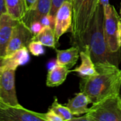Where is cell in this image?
<instances>
[{
	"instance_id": "17",
	"label": "cell",
	"mask_w": 121,
	"mask_h": 121,
	"mask_svg": "<svg viewBox=\"0 0 121 121\" xmlns=\"http://www.w3.org/2000/svg\"><path fill=\"white\" fill-rule=\"evenodd\" d=\"M6 12L13 18L21 20L26 13L25 0H5Z\"/></svg>"
},
{
	"instance_id": "24",
	"label": "cell",
	"mask_w": 121,
	"mask_h": 121,
	"mask_svg": "<svg viewBox=\"0 0 121 121\" xmlns=\"http://www.w3.org/2000/svg\"><path fill=\"white\" fill-rule=\"evenodd\" d=\"M32 33L33 34V36L37 35L43 28V26L42 25V23L39 21H34L33 22L30 26H29Z\"/></svg>"
},
{
	"instance_id": "12",
	"label": "cell",
	"mask_w": 121,
	"mask_h": 121,
	"mask_svg": "<svg viewBox=\"0 0 121 121\" xmlns=\"http://www.w3.org/2000/svg\"><path fill=\"white\" fill-rule=\"evenodd\" d=\"M79 57L81 58L80 65L73 70H70V72L77 73L82 78L96 75L98 72L91 59L89 47L86 46L79 51Z\"/></svg>"
},
{
	"instance_id": "25",
	"label": "cell",
	"mask_w": 121,
	"mask_h": 121,
	"mask_svg": "<svg viewBox=\"0 0 121 121\" xmlns=\"http://www.w3.org/2000/svg\"><path fill=\"white\" fill-rule=\"evenodd\" d=\"M36 1H37V0H25L26 11L32 9L33 8V6H35Z\"/></svg>"
},
{
	"instance_id": "8",
	"label": "cell",
	"mask_w": 121,
	"mask_h": 121,
	"mask_svg": "<svg viewBox=\"0 0 121 121\" xmlns=\"http://www.w3.org/2000/svg\"><path fill=\"white\" fill-rule=\"evenodd\" d=\"M33 34L30 28L22 20H19L13 28L12 35L6 48V55L23 48L28 47V44L33 40Z\"/></svg>"
},
{
	"instance_id": "27",
	"label": "cell",
	"mask_w": 121,
	"mask_h": 121,
	"mask_svg": "<svg viewBox=\"0 0 121 121\" xmlns=\"http://www.w3.org/2000/svg\"><path fill=\"white\" fill-rule=\"evenodd\" d=\"M118 40L120 49L121 50V20L118 22Z\"/></svg>"
},
{
	"instance_id": "5",
	"label": "cell",
	"mask_w": 121,
	"mask_h": 121,
	"mask_svg": "<svg viewBox=\"0 0 121 121\" xmlns=\"http://www.w3.org/2000/svg\"><path fill=\"white\" fill-rule=\"evenodd\" d=\"M104 9V30L106 41L109 50L112 52H117L121 50L118 40V26L121 18L111 4H108Z\"/></svg>"
},
{
	"instance_id": "21",
	"label": "cell",
	"mask_w": 121,
	"mask_h": 121,
	"mask_svg": "<svg viewBox=\"0 0 121 121\" xmlns=\"http://www.w3.org/2000/svg\"><path fill=\"white\" fill-rule=\"evenodd\" d=\"M43 26H50L54 29L55 23V17L49 14H47L43 16L39 21Z\"/></svg>"
},
{
	"instance_id": "19",
	"label": "cell",
	"mask_w": 121,
	"mask_h": 121,
	"mask_svg": "<svg viewBox=\"0 0 121 121\" xmlns=\"http://www.w3.org/2000/svg\"><path fill=\"white\" fill-rule=\"evenodd\" d=\"M54 99V101L52 102L50 109L53 111L57 115L61 117L63 121H71L74 116L71 113L69 109L66 106H62L58 102L57 97H55Z\"/></svg>"
},
{
	"instance_id": "13",
	"label": "cell",
	"mask_w": 121,
	"mask_h": 121,
	"mask_svg": "<svg viewBox=\"0 0 121 121\" xmlns=\"http://www.w3.org/2000/svg\"><path fill=\"white\" fill-rule=\"evenodd\" d=\"M51 9V0H37L33 8L26 11L25 16L21 19L28 27L30 25L50 13Z\"/></svg>"
},
{
	"instance_id": "15",
	"label": "cell",
	"mask_w": 121,
	"mask_h": 121,
	"mask_svg": "<svg viewBox=\"0 0 121 121\" xmlns=\"http://www.w3.org/2000/svg\"><path fill=\"white\" fill-rule=\"evenodd\" d=\"M89 104H91V101L88 96L81 91L75 94L74 98L69 99L66 106L74 116H80L89 112V108H88V105Z\"/></svg>"
},
{
	"instance_id": "23",
	"label": "cell",
	"mask_w": 121,
	"mask_h": 121,
	"mask_svg": "<svg viewBox=\"0 0 121 121\" xmlns=\"http://www.w3.org/2000/svg\"><path fill=\"white\" fill-rule=\"evenodd\" d=\"M45 118L46 121H63L62 118L57 115L53 111L49 108V111L45 113Z\"/></svg>"
},
{
	"instance_id": "26",
	"label": "cell",
	"mask_w": 121,
	"mask_h": 121,
	"mask_svg": "<svg viewBox=\"0 0 121 121\" xmlns=\"http://www.w3.org/2000/svg\"><path fill=\"white\" fill-rule=\"evenodd\" d=\"M71 121H91L90 118L88 117V116L86 114H85L84 116H79V117H73V118L71 120Z\"/></svg>"
},
{
	"instance_id": "6",
	"label": "cell",
	"mask_w": 121,
	"mask_h": 121,
	"mask_svg": "<svg viewBox=\"0 0 121 121\" xmlns=\"http://www.w3.org/2000/svg\"><path fill=\"white\" fill-rule=\"evenodd\" d=\"M15 74L14 69L0 67V103L12 106L21 105L16 95Z\"/></svg>"
},
{
	"instance_id": "20",
	"label": "cell",
	"mask_w": 121,
	"mask_h": 121,
	"mask_svg": "<svg viewBox=\"0 0 121 121\" xmlns=\"http://www.w3.org/2000/svg\"><path fill=\"white\" fill-rule=\"evenodd\" d=\"M28 49L29 52L34 56H40L45 54L44 45L38 41L32 40L28 45Z\"/></svg>"
},
{
	"instance_id": "31",
	"label": "cell",
	"mask_w": 121,
	"mask_h": 121,
	"mask_svg": "<svg viewBox=\"0 0 121 121\" xmlns=\"http://www.w3.org/2000/svg\"></svg>"
},
{
	"instance_id": "7",
	"label": "cell",
	"mask_w": 121,
	"mask_h": 121,
	"mask_svg": "<svg viewBox=\"0 0 121 121\" xmlns=\"http://www.w3.org/2000/svg\"><path fill=\"white\" fill-rule=\"evenodd\" d=\"M0 121H46L45 113L0 103Z\"/></svg>"
},
{
	"instance_id": "10",
	"label": "cell",
	"mask_w": 121,
	"mask_h": 121,
	"mask_svg": "<svg viewBox=\"0 0 121 121\" xmlns=\"http://www.w3.org/2000/svg\"><path fill=\"white\" fill-rule=\"evenodd\" d=\"M18 21L11 17L7 12L0 16V58L6 55V48L13 28Z\"/></svg>"
},
{
	"instance_id": "16",
	"label": "cell",
	"mask_w": 121,
	"mask_h": 121,
	"mask_svg": "<svg viewBox=\"0 0 121 121\" xmlns=\"http://www.w3.org/2000/svg\"><path fill=\"white\" fill-rule=\"evenodd\" d=\"M69 72L70 70L66 67L56 64L48 70L46 79V85L49 87L60 86L65 82Z\"/></svg>"
},
{
	"instance_id": "14",
	"label": "cell",
	"mask_w": 121,
	"mask_h": 121,
	"mask_svg": "<svg viewBox=\"0 0 121 121\" xmlns=\"http://www.w3.org/2000/svg\"><path fill=\"white\" fill-rule=\"evenodd\" d=\"M55 51L57 53V64L65 66L69 69L77 64L79 57L80 49L77 46L73 45L67 50H58L55 48Z\"/></svg>"
},
{
	"instance_id": "4",
	"label": "cell",
	"mask_w": 121,
	"mask_h": 121,
	"mask_svg": "<svg viewBox=\"0 0 121 121\" xmlns=\"http://www.w3.org/2000/svg\"><path fill=\"white\" fill-rule=\"evenodd\" d=\"M86 114L91 121H121L120 94L106 97L94 104Z\"/></svg>"
},
{
	"instance_id": "18",
	"label": "cell",
	"mask_w": 121,
	"mask_h": 121,
	"mask_svg": "<svg viewBox=\"0 0 121 121\" xmlns=\"http://www.w3.org/2000/svg\"><path fill=\"white\" fill-rule=\"evenodd\" d=\"M33 40H36L42 43L44 46L56 48V44L57 43L55 39L54 29L50 26H43V29L35 35L33 36Z\"/></svg>"
},
{
	"instance_id": "11",
	"label": "cell",
	"mask_w": 121,
	"mask_h": 121,
	"mask_svg": "<svg viewBox=\"0 0 121 121\" xmlns=\"http://www.w3.org/2000/svg\"><path fill=\"white\" fill-rule=\"evenodd\" d=\"M29 60V50L25 47L0 58V67L16 70L19 66L25 65Z\"/></svg>"
},
{
	"instance_id": "28",
	"label": "cell",
	"mask_w": 121,
	"mask_h": 121,
	"mask_svg": "<svg viewBox=\"0 0 121 121\" xmlns=\"http://www.w3.org/2000/svg\"><path fill=\"white\" fill-rule=\"evenodd\" d=\"M5 12H6L5 0H0V16Z\"/></svg>"
},
{
	"instance_id": "3",
	"label": "cell",
	"mask_w": 121,
	"mask_h": 121,
	"mask_svg": "<svg viewBox=\"0 0 121 121\" xmlns=\"http://www.w3.org/2000/svg\"><path fill=\"white\" fill-rule=\"evenodd\" d=\"M71 3L73 12L71 41L81 50L84 35L91 26L99 0H72Z\"/></svg>"
},
{
	"instance_id": "9",
	"label": "cell",
	"mask_w": 121,
	"mask_h": 121,
	"mask_svg": "<svg viewBox=\"0 0 121 121\" xmlns=\"http://www.w3.org/2000/svg\"><path fill=\"white\" fill-rule=\"evenodd\" d=\"M73 21L72 5L70 1H65L58 9L55 15V35L57 43L60 37L71 31Z\"/></svg>"
},
{
	"instance_id": "30",
	"label": "cell",
	"mask_w": 121,
	"mask_h": 121,
	"mask_svg": "<svg viewBox=\"0 0 121 121\" xmlns=\"http://www.w3.org/2000/svg\"><path fill=\"white\" fill-rule=\"evenodd\" d=\"M120 13H121V9H120Z\"/></svg>"
},
{
	"instance_id": "29",
	"label": "cell",
	"mask_w": 121,
	"mask_h": 121,
	"mask_svg": "<svg viewBox=\"0 0 121 121\" xmlns=\"http://www.w3.org/2000/svg\"><path fill=\"white\" fill-rule=\"evenodd\" d=\"M99 4L104 7L109 4L110 3H109V0H99Z\"/></svg>"
},
{
	"instance_id": "2",
	"label": "cell",
	"mask_w": 121,
	"mask_h": 121,
	"mask_svg": "<svg viewBox=\"0 0 121 121\" xmlns=\"http://www.w3.org/2000/svg\"><path fill=\"white\" fill-rule=\"evenodd\" d=\"M104 9L99 4L91 26L84 35L83 48L89 47L94 64L111 63L118 66L121 60V50L117 52H112L109 50L104 35Z\"/></svg>"
},
{
	"instance_id": "1",
	"label": "cell",
	"mask_w": 121,
	"mask_h": 121,
	"mask_svg": "<svg viewBox=\"0 0 121 121\" xmlns=\"http://www.w3.org/2000/svg\"><path fill=\"white\" fill-rule=\"evenodd\" d=\"M97 74L83 77L79 82V89L94 104L106 97L120 94L121 69L111 63L94 64Z\"/></svg>"
},
{
	"instance_id": "22",
	"label": "cell",
	"mask_w": 121,
	"mask_h": 121,
	"mask_svg": "<svg viewBox=\"0 0 121 121\" xmlns=\"http://www.w3.org/2000/svg\"><path fill=\"white\" fill-rule=\"evenodd\" d=\"M72 0H51V9L50 11V14L55 16L56 15V13L58 10V9L60 7V6L65 2V1H70Z\"/></svg>"
}]
</instances>
